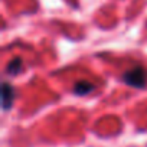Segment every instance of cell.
<instances>
[{
    "mask_svg": "<svg viewBox=\"0 0 147 147\" xmlns=\"http://www.w3.org/2000/svg\"><path fill=\"white\" fill-rule=\"evenodd\" d=\"M124 84L134 88H143L147 84V71L143 66H134L124 72L123 75Z\"/></svg>",
    "mask_w": 147,
    "mask_h": 147,
    "instance_id": "cell-1",
    "label": "cell"
},
{
    "mask_svg": "<svg viewBox=\"0 0 147 147\" xmlns=\"http://www.w3.org/2000/svg\"><path fill=\"white\" fill-rule=\"evenodd\" d=\"M13 101H15V90L7 82H3V85H2V104H3V110L12 108Z\"/></svg>",
    "mask_w": 147,
    "mask_h": 147,
    "instance_id": "cell-2",
    "label": "cell"
},
{
    "mask_svg": "<svg viewBox=\"0 0 147 147\" xmlns=\"http://www.w3.org/2000/svg\"><path fill=\"white\" fill-rule=\"evenodd\" d=\"M91 91H94V85L87 82V81H80L74 85V92L77 95H87L90 94Z\"/></svg>",
    "mask_w": 147,
    "mask_h": 147,
    "instance_id": "cell-3",
    "label": "cell"
},
{
    "mask_svg": "<svg viewBox=\"0 0 147 147\" xmlns=\"http://www.w3.org/2000/svg\"><path fill=\"white\" fill-rule=\"evenodd\" d=\"M20 69H22V61H20L19 58H16V59H13V61L7 65L6 72L9 74V75H16V74L20 72Z\"/></svg>",
    "mask_w": 147,
    "mask_h": 147,
    "instance_id": "cell-4",
    "label": "cell"
}]
</instances>
